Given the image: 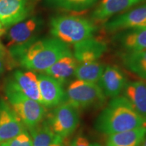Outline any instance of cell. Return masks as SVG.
Segmentation results:
<instances>
[{"mask_svg": "<svg viewBox=\"0 0 146 146\" xmlns=\"http://www.w3.org/2000/svg\"><path fill=\"white\" fill-rule=\"evenodd\" d=\"M47 124L56 135L67 138L75 131L79 123L78 109L68 102L61 104L47 115Z\"/></svg>", "mask_w": 146, "mask_h": 146, "instance_id": "7", "label": "cell"}, {"mask_svg": "<svg viewBox=\"0 0 146 146\" xmlns=\"http://www.w3.org/2000/svg\"><path fill=\"white\" fill-rule=\"evenodd\" d=\"M43 22L37 17L15 24L7 33V47L14 60L36 41Z\"/></svg>", "mask_w": 146, "mask_h": 146, "instance_id": "5", "label": "cell"}, {"mask_svg": "<svg viewBox=\"0 0 146 146\" xmlns=\"http://www.w3.org/2000/svg\"><path fill=\"white\" fill-rule=\"evenodd\" d=\"M29 12L27 0H0V22L4 29L23 21Z\"/></svg>", "mask_w": 146, "mask_h": 146, "instance_id": "12", "label": "cell"}, {"mask_svg": "<svg viewBox=\"0 0 146 146\" xmlns=\"http://www.w3.org/2000/svg\"><path fill=\"white\" fill-rule=\"evenodd\" d=\"M139 146H140V145H139Z\"/></svg>", "mask_w": 146, "mask_h": 146, "instance_id": "31", "label": "cell"}, {"mask_svg": "<svg viewBox=\"0 0 146 146\" xmlns=\"http://www.w3.org/2000/svg\"><path fill=\"white\" fill-rule=\"evenodd\" d=\"M53 6L70 12H83L90 8L98 0H47Z\"/></svg>", "mask_w": 146, "mask_h": 146, "instance_id": "23", "label": "cell"}, {"mask_svg": "<svg viewBox=\"0 0 146 146\" xmlns=\"http://www.w3.org/2000/svg\"><path fill=\"white\" fill-rule=\"evenodd\" d=\"M96 31L92 22L79 16H58L50 21L51 33L66 44L74 45L92 37Z\"/></svg>", "mask_w": 146, "mask_h": 146, "instance_id": "3", "label": "cell"}, {"mask_svg": "<svg viewBox=\"0 0 146 146\" xmlns=\"http://www.w3.org/2000/svg\"><path fill=\"white\" fill-rule=\"evenodd\" d=\"M66 99L76 109H86L101 106L106 101V96L97 83L76 80L69 85Z\"/></svg>", "mask_w": 146, "mask_h": 146, "instance_id": "6", "label": "cell"}, {"mask_svg": "<svg viewBox=\"0 0 146 146\" xmlns=\"http://www.w3.org/2000/svg\"><path fill=\"white\" fill-rule=\"evenodd\" d=\"M123 92L133 110L146 121V84L142 81L129 82Z\"/></svg>", "mask_w": 146, "mask_h": 146, "instance_id": "15", "label": "cell"}, {"mask_svg": "<svg viewBox=\"0 0 146 146\" xmlns=\"http://www.w3.org/2000/svg\"><path fill=\"white\" fill-rule=\"evenodd\" d=\"M115 39L127 52L146 50V27L121 31L115 36Z\"/></svg>", "mask_w": 146, "mask_h": 146, "instance_id": "16", "label": "cell"}, {"mask_svg": "<svg viewBox=\"0 0 146 146\" xmlns=\"http://www.w3.org/2000/svg\"><path fill=\"white\" fill-rule=\"evenodd\" d=\"M145 0H102L95 9L91 18L96 21H103L119 12L127 10Z\"/></svg>", "mask_w": 146, "mask_h": 146, "instance_id": "18", "label": "cell"}, {"mask_svg": "<svg viewBox=\"0 0 146 146\" xmlns=\"http://www.w3.org/2000/svg\"><path fill=\"white\" fill-rule=\"evenodd\" d=\"M107 50L105 42L91 37L74 45V57L80 63L97 61Z\"/></svg>", "mask_w": 146, "mask_h": 146, "instance_id": "14", "label": "cell"}, {"mask_svg": "<svg viewBox=\"0 0 146 146\" xmlns=\"http://www.w3.org/2000/svg\"><path fill=\"white\" fill-rule=\"evenodd\" d=\"M104 66L97 61L81 63L77 65L74 75L78 80L97 83L104 70Z\"/></svg>", "mask_w": 146, "mask_h": 146, "instance_id": "21", "label": "cell"}, {"mask_svg": "<svg viewBox=\"0 0 146 146\" xmlns=\"http://www.w3.org/2000/svg\"><path fill=\"white\" fill-rule=\"evenodd\" d=\"M146 133V127H140L108 135L106 146H139Z\"/></svg>", "mask_w": 146, "mask_h": 146, "instance_id": "20", "label": "cell"}, {"mask_svg": "<svg viewBox=\"0 0 146 146\" xmlns=\"http://www.w3.org/2000/svg\"><path fill=\"white\" fill-rule=\"evenodd\" d=\"M98 83L106 97L114 98L119 96L123 91L127 80L117 67L108 66L104 69Z\"/></svg>", "mask_w": 146, "mask_h": 146, "instance_id": "13", "label": "cell"}, {"mask_svg": "<svg viewBox=\"0 0 146 146\" xmlns=\"http://www.w3.org/2000/svg\"><path fill=\"white\" fill-rule=\"evenodd\" d=\"M76 62L77 61L72 55L66 56L60 58L44 72L45 74L52 76L63 84L74 75V71L77 66Z\"/></svg>", "mask_w": 146, "mask_h": 146, "instance_id": "19", "label": "cell"}, {"mask_svg": "<svg viewBox=\"0 0 146 146\" xmlns=\"http://www.w3.org/2000/svg\"><path fill=\"white\" fill-rule=\"evenodd\" d=\"M5 94L9 105L25 127L32 129L44 120L45 107L39 102L27 98L8 83L5 86Z\"/></svg>", "mask_w": 146, "mask_h": 146, "instance_id": "4", "label": "cell"}, {"mask_svg": "<svg viewBox=\"0 0 146 146\" xmlns=\"http://www.w3.org/2000/svg\"><path fill=\"white\" fill-rule=\"evenodd\" d=\"M29 130L33 146H65L68 142L67 138L56 135L45 120Z\"/></svg>", "mask_w": 146, "mask_h": 146, "instance_id": "17", "label": "cell"}, {"mask_svg": "<svg viewBox=\"0 0 146 146\" xmlns=\"http://www.w3.org/2000/svg\"><path fill=\"white\" fill-rule=\"evenodd\" d=\"M72 54L68 44L54 37L34 41L16 60L29 70L45 71L60 58Z\"/></svg>", "mask_w": 146, "mask_h": 146, "instance_id": "2", "label": "cell"}, {"mask_svg": "<svg viewBox=\"0 0 146 146\" xmlns=\"http://www.w3.org/2000/svg\"><path fill=\"white\" fill-rule=\"evenodd\" d=\"M97 130L107 135L140 127L146 121L133 110L124 96L112 98L100 113L96 123Z\"/></svg>", "mask_w": 146, "mask_h": 146, "instance_id": "1", "label": "cell"}, {"mask_svg": "<svg viewBox=\"0 0 146 146\" xmlns=\"http://www.w3.org/2000/svg\"><path fill=\"white\" fill-rule=\"evenodd\" d=\"M5 59L4 50H0V76L3 74L5 70Z\"/></svg>", "mask_w": 146, "mask_h": 146, "instance_id": "26", "label": "cell"}, {"mask_svg": "<svg viewBox=\"0 0 146 146\" xmlns=\"http://www.w3.org/2000/svg\"><path fill=\"white\" fill-rule=\"evenodd\" d=\"M25 127L8 102L0 99V143L17 136Z\"/></svg>", "mask_w": 146, "mask_h": 146, "instance_id": "10", "label": "cell"}, {"mask_svg": "<svg viewBox=\"0 0 146 146\" xmlns=\"http://www.w3.org/2000/svg\"><path fill=\"white\" fill-rule=\"evenodd\" d=\"M0 146H33L32 139L27 131L17 136L0 143Z\"/></svg>", "mask_w": 146, "mask_h": 146, "instance_id": "24", "label": "cell"}, {"mask_svg": "<svg viewBox=\"0 0 146 146\" xmlns=\"http://www.w3.org/2000/svg\"><path fill=\"white\" fill-rule=\"evenodd\" d=\"M27 98L33 100L43 105L40 94L37 75L31 70L23 71L17 70L12 77L7 83Z\"/></svg>", "mask_w": 146, "mask_h": 146, "instance_id": "11", "label": "cell"}, {"mask_svg": "<svg viewBox=\"0 0 146 146\" xmlns=\"http://www.w3.org/2000/svg\"><path fill=\"white\" fill-rule=\"evenodd\" d=\"M37 79L43 106L55 108L66 101L62 83L45 74L37 75Z\"/></svg>", "mask_w": 146, "mask_h": 146, "instance_id": "9", "label": "cell"}, {"mask_svg": "<svg viewBox=\"0 0 146 146\" xmlns=\"http://www.w3.org/2000/svg\"><path fill=\"white\" fill-rule=\"evenodd\" d=\"M124 64L131 72L146 80V50L127 52L122 56Z\"/></svg>", "mask_w": 146, "mask_h": 146, "instance_id": "22", "label": "cell"}, {"mask_svg": "<svg viewBox=\"0 0 146 146\" xmlns=\"http://www.w3.org/2000/svg\"><path fill=\"white\" fill-rule=\"evenodd\" d=\"M5 29H4V28H3V29H0V36H2L5 33ZM3 48H2V47H1V44H0V50H3Z\"/></svg>", "mask_w": 146, "mask_h": 146, "instance_id": "27", "label": "cell"}, {"mask_svg": "<svg viewBox=\"0 0 146 146\" xmlns=\"http://www.w3.org/2000/svg\"><path fill=\"white\" fill-rule=\"evenodd\" d=\"M140 146H146V133L144 135V137L142 140L141 144H140Z\"/></svg>", "mask_w": 146, "mask_h": 146, "instance_id": "28", "label": "cell"}, {"mask_svg": "<svg viewBox=\"0 0 146 146\" xmlns=\"http://www.w3.org/2000/svg\"><path fill=\"white\" fill-rule=\"evenodd\" d=\"M3 27H2V25H1V22H0V29H3Z\"/></svg>", "mask_w": 146, "mask_h": 146, "instance_id": "30", "label": "cell"}, {"mask_svg": "<svg viewBox=\"0 0 146 146\" xmlns=\"http://www.w3.org/2000/svg\"><path fill=\"white\" fill-rule=\"evenodd\" d=\"M70 146H101V145L98 143H91L84 137L78 136L72 140Z\"/></svg>", "mask_w": 146, "mask_h": 146, "instance_id": "25", "label": "cell"}, {"mask_svg": "<svg viewBox=\"0 0 146 146\" xmlns=\"http://www.w3.org/2000/svg\"><path fill=\"white\" fill-rule=\"evenodd\" d=\"M104 27L109 33L146 27V3L112 18Z\"/></svg>", "mask_w": 146, "mask_h": 146, "instance_id": "8", "label": "cell"}, {"mask_svg": "<svg viewBox=\"0 0 146 146\" xmlns=\"http://www.w3.org/2000/svg\"><path fill=\"white\" fill-rule=\"evenodd\" d=\"M65 146H70V143H69V141L68 142V143H67L66 144V145Z\"/></svg>", "mask_w": 146, "mask_h": 146, "instance_id": "29", "label": "cell"}]
</instances>
